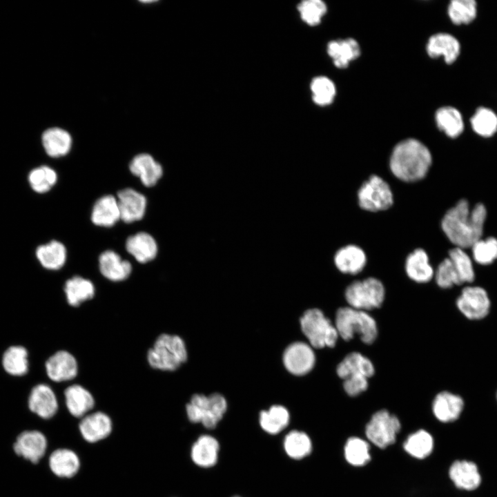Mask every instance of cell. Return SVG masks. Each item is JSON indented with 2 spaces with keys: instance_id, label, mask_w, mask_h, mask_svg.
Returning <instances> with one entry per match:
<instances>
[{
  "instance_id": "46",
  "label": "cell",
  "mask_w": 497,
  "mask_h": 497,
  "mask_svg": "<svg viewBox=\"0 0 497 497\" xmlns=\"http://www.w3.org/2000/svg\"><path fill=\"white\" fill-rule=\"evenodd\" d=\"M298 8L302 19L311 26L319 24L327 10L326 3L321 0L303 1Z\"/></svg>"
},
{
  "instance_id": "48",
  "label": "cell",
  "mask_w": 497,
  "mask_h": 497,
  "mask_svg": "<svg viewBox=\"0 0 497 497\" xmlns=\"http://www.w3.org/2000/svg\"><path fill=\"white\" fill-rule=\"evenodd\" d=\"M369 379H348L344 380V391L350 396H357L364 392L369 387Z\"/></svg>"
},
{
  "instance_id": "5",
  "label": "cell",
  "mask_w": 497,
  "mask_h": 497,
  "mask_svg": "<svg viewBox=\"0 0 497 497\" xmlns=\"http://www.w3.org/2000/svg\"><path fill=\"white\" fill-rule=\"evenodd\" d=\"M226 409L225 398L217 393L209 396L195 394L186 405L188 420L193 423L200 422L208 429L215 428Z\"/></svg>"
},
{
  "instance_id": "1",
  "label": "cell",
  "mask_w": 497,
  "mask_h": 497,
  "mask_svg": "<svg viewBox=\"0 0 497 497\" xmlns=\"http://www.w3.org/2000/svg\"><path fill=\"white\" fill-rule=\"evenodd\" d=\"M487 217L485 206L477 204L471 210L465 199L449 208L442 220V229L456 247L465 248L481 239Z\"/></svg>"
},
{
  "instance_id": "13",
  "label": "cell",
  "mask_w": 497,
  "mask_h": 497,
  "mask_svg": "<svg viewBox=\"0 0 497 497\" xmlns=\"http://www.w3.org/2000/svg\"><path fill=\"white\" fill-rule=\"evenodd\" d=\"M283 363L292 374L304 376L311 371L315 366V355L313 347L303 342H295L285 349Z\"/></svg>"
},
{
  "instance_id": "30",
  "label": "cell",
  "mask_w": 497,
  "mask_h": 497,
  "mask_svg": "<svg viewBox=\"0 0 497 497\" xmlns=\"http://www.w3.org/2000/svg\"><path fill=\"white\" fill-rule=\"evenodd\" d=\"M219 449L220 445L215 438L210 435H202L191 447V458L196 465L209 468L217 463Z\"/></svg>"
},
{
  "instance_id": "44",
  "label": "cell",
  "mask_w": 497,
  "mask_h": 497,
  "mask_svg": "<svg viewBox=\"0 0 497 497\" xmlns=\"http://www.w3.org/2000/svg\"><path fill=\"white\" fill-rule=\"evenodd\" d=\"M449 258L453 263L461 284L471 283L474 280L475 273L469 256L462 248L455 247L449 252Z\"/></svg>"
},
{
  "instance_id": "24",
  "label": "cell",
  "mask_w": 497,
  "mask_h": 497,
  "mask_svg": "<svg viewBox=\"0 0 497 497\" xmlns=\"http://www.w3.org/2000/svg\"><path fill=\"white\" fill-rule=\"evenodd\" d=\"M449 476L457 488L468 491L476 489L482 481L477 465L467 460L454 461L449 469Z\"/></svg>"
},
{
  "instance_id": "28",
  "label": "cell",
  "mask_w": 497,
  "mask_h": 497,
  "mask_svg": "<svg viewBox=\"0 0 497 497\" xmlns=\"http://www.w3.org/2000/svg\"><path fill=\"white\" fill-rule=\"evenodd\" d=\"M337 269L345 274L355 275L361 272L367 263L364 251L358 246L350 244L340 248L334 256Z\"/></svg>"
},
{
  "instance_id": "31",
  "label": "cell",
  "mask_w": 497,
  "mask_h": 497,
  "mask_svg": "<svg viewBox=\"0 0 497 497\" xmlns=\"http://www.w3.org/2000/svg\"><path fill=\"white\" fill-rule=\"evenodd\" d=\"M329 56L338 68H345L360 55V48L353 38L331 41L327 46Z\"/></svg>"
},
{
  "instance_id": "12",
  "label": "cell",
  "mask_w": 497,
  "mask_h": 497,
  "mask_svg": "<svg viewBox=\"0 0 497 497\" xmlns=\"http://www.w3.org/2000/svg\"><path fill=\"white\" fill-rule=\"evenodd\" d=\"M120 221L126 224L139 222L145 217L147 209V197L131 187H125L116 193Z\"/></svg>"
},
{
  "instance_id": "41",
  "label": "cell",
  "mask_w": 497,
  "mask_h": 497,
  "mask_svg": "<svg viewBox=\"0 0 497 497\" xmlns=\"http://www.w3.org/2000/svg\"><path fill=\"white\" fill-rule=\"evenodd\" d=\"M447 14L455 25L470 24L477 17V2L474 0H452L448 5Z\"/></svg>"
},
{
  "instance_id": "43",
  "label": "cell",
  "mask_w": 497,
  "mask_h": 497,
  "mask_svg": "<svg viewBox=\"0 0 497 497\" xmlns=\"http://www.w3.org/2000/svg\"><path fill=\"white\" fill-rule=\"evenodd\" d=\"M313 101L319 106L331 104L336 95V88L331 79L325 76H318L311 81L310 85Z\"/></svg>"
},
{
  "instance_id": "18",
  "label": "cell",
  "mask_w": 497,
  "mask_h": 497,
  "mask_svg": "<svg viewBox=\"0 0 497 497\" xmlns=\"http://www.w3.org/2000/svg\"><path fill=\"white\" fill-rule=\"evenodd\" d=\"M28 406L32 413L45 420L55 416L59 408L54 391L43 383L32 387L28 396Z\"/></svg>"
},
{
  "instance_id": "10",
  "label": "cell",
  "mask_w": 497,
  "mask_h": 497,
  "mask_svg": "<svg viewBox=\"0 0 497 497\" xmlns=\"http://www.w3.org/2000/svg\"><path fill=\"white\" fill-rule=\"evenodd\" d=\"M456 304L459 311L471 320L484 319L491 309V301L487 291L478 286L463 288Z\"/></svg>"
},
{
  "instance_id": "23",
  "label": "cell",
  "mask_w": 497,
  "mask_h": 497,
  "mask_svg": "<svg viewBox=\"0 0 497 497\" xmlns=\"http://www.w3.org/2000/svg\"><path fill=\"white\" fill-rule=\"evenodd\" d=\"M465 407L462 398L450 391L438 393L432 402V411L437 420L449 423L459 418Z\"/></svg>"
},
{
  "instance_id": "37",
  "label": "cell",
  "mask_w": 497,
  "mask_h": 497,
  "mask_svg": "<svg viewBox=\"0 0 497 497\" xmlns=\"http://www.w3.org/2000/svg\"><path fill=\"white\" fill-rule=\"evenodd\" d=\"M30 188L38 194H45L51 191L58 180L57 171L47 165L32 168L28 175Z\"/></svg>"
},
{
  "instance_id": "35",
  "label": "cell",
  "mask_w": 497,
  "mask_h": 497,
  "mask_svg": "<svg viewBox=\"0 0 497 497\" xmlns=\"http://www.w3.org/2000/svg\"><path fill=\"white\" fill-rule=\"evenodd\" d=\"M2 366L10 375L21 376L28 371V353L27 349L21 345H13L8 347L3 354Z\"/></svg>"
},
{
  "instance_id": "29",
  "label": "cell",
  "mask_w": 497,
  "mask_h": 497,
  "mask_svg": "<svg viewBox=\"0 0 497 497\" xmlns=\"http://www.w3.org/2000/svg\"><path fill=\"white\" fill-rule=\"evenodd\" d=\"M51 471L59 478H72L80 467V460L77 454L71 449L59 448L53 451L48 458Z\"/></svg>"
},
{
  "instance_id": "6",
  "label": "cell",
  "mask_w": 497,
  "mask_h": 497,
  "mask_svg": "<svg viewBox=\"0 0 497 497\" xmlns=\"http://www.w3.org/2000/svg\"><path fill=\"white\" fill-rule=\"evenodd\" d=\"M302 333L313 348L335 347L339 338L335 326L318 309L306 311L300 320Z\"/></svg>"
},
{
  "instance_id": "9",
  "label": "cell",
  "mask_w": 497,
  "mask_h": 497,
  "mask_svg": "<svg viewBox=\"0 0 497 497\" xmlns=\"http://www.w3.org/2000/svg\"><path fill=\"white\" fill-rule=\"evenodd\" d=\"M401 424L395 415L386 409L376 411L365 427L368 440L379 448L384 449L395 442Z\"/></svg>"
},
{
  "instance_id": "7",
  "label": "cell",
  "mask_w": 497,
  "mask_h": 497,
  "mask_svg": "<svg viewBox=\"0 0 497 497\" xmlns=\"http://www.w3.org/2000/svg\"><path fill=\"white\" fill-rule=\"evenodd\" d=\"M349 306L368 311L380 308L385 297V289L380 280L367 277L351 283L344 292Z\"/></svg>"
},
{
  "instance_id": "8",
  "label": "cell",
  "mask_w": 497,
  "mask_h": 497,
  "mask_svg": "<svg viewBox=\"0 0 497 497\" xmlns=\"http://www.w3.org/2000/svg\"><path fill=\"white\" fill-rule=\"evenodd\" d=\"M358 199L362 209L371 212L387 210L393 202L389 185L378 175L371 176L362 184L358 192Z\"/></svg>"
},
{
  "instance_id": "27",
  "label": "cell",
  "mask_w": 497,
  "mask_h": 497,
  "mask_svg": "<svg viewBox=\"0 0 497 497\" xmlns=\"http://www.w3.org/2000/svg\"><path fill=\"white\" fill-rule=\"evenodd\" d=\"M66 407L75 418H83L94 407L95 399L92 393L80 384L67 387L64 392Z\"/></svg>"
},
{
  "instance_id": "40",
  "label": "cell",
  "mask_w": 497,
  "mask_h": 497,
  "mask_svg": "<svg viewBox=\"0 0 497 497\" xmlns=\"http://www.w3.org/2000/svg\"><path fill=\"white\" fill-rule=\"evenodd\" d=\"M283 445L286 454L295 460L306 457L312 450V442L309 436L304 431L298 430L291 431L286 435Z\"/></svg>"
},
{
  "instance_id": "3",
  "label": "cell",
  "mask_w": 497,
  "mask_h": 497,
  "mask_svg": "<svg viewBox=\"0 0 497 497\" xmlns=\"http://www.w3.org/2000/svg\"><path fill=\"white\" fill-rule=\"evenodd\" d=\"M334 324L339 337L345 341L358 335L363 343L371 344L378 333L376 321L367 311L350 306L337 310Z\"/></svg>"
},
{
  "instance_id": "47",
  "label": "cell",
  "mask_w": 497,
  "mask_h": 497,
  "mask_svg": "<svg viewBox=\"0 0 497 497\" xmlns=\"http://www.w3.org/2000/svg\"><path fill=\"white\" fill-rule=\"evenodd\" d=\"M435 277L437 284L442 289H449L461 282L451 260L447 257L438 265Z\"/></svg>"
},
{
  "instance_id": "34",
  "label": "cell",
  "mask_w": 497,
  "mask_h": 497,
  "mask_svg": "<svg viewBox=\"0 0 497 497\" xmlns=\"http://www.w3.org/2000/svg\"><path fill=\"white\" fill-rule=\"evenodd\" d=\"M437 127L451 139L458 137L464 131L465 124L461 113L457 108L445 106L439 108L435 114Z\"/></svg>"
},
{
  "instance_id": "11",
  "label": "cell",
  "mask_w": 497,
  "mask_h": 497,
  "mask_svg": "<svg viewBox=\"0 0 497 497\" xmlns=\"http://www.w3.org/2000/svg\"><path fill=\"white\" fill-rule=\"evenodd\" d=\"M48 440L43 433L37 429L19 432L12 443L13 453L17 457L37 465L44 456Z\"/></svg>"
},
{
  "instance_id": "16",
  "label": "cell",
  "mask_w": 497,
  "mask_h": 497,
  "mask_svg": "<svg viewBox=\"0 0 497 497\" xmlns=\"http://www.w3.org/2000/svg\"><path fill=\"white\" fill-rule=\"evenodd\" d=\"M97 262L101 275L111 282L125 281L133 272L131 262L123 259L118 253L112 249H106L101 252Z\"/></svg>"
},
{
  "instance_id": "39",
  "label": "cell",
  "mask_w": 497,
  "mask_h": 497,
  "mask_svg": "<svg viewBox=\"0 0 497 497\" xmlns=\"http://www.w3.org/2000/svg\"><path fill=\"white\" fill-rule=\"evenodd\" d=\"M470 124L478 135L488 138L497 133V115L489 108H477L470 118Z\"/></svg>"
},
{
  "instance_id": "36",
  "label": "cell",
  "mask_w": 497,
  "mask_h": 497,
  "mask_svg": "<svg viewBox=\"0 0 497 497\" xmlns=\"http://www.w3.org/2000/svg\"><path fill=\"white\" fill-rule=\"evenodd\" d=\"M290 416L288 410L282 405H273L267 411L260 413V425L266 433L275 435L289 425Z\"/></svg>"
},
{
  "instance_id": "38",
  "label": "cell",
  "mask_w": 497,
  "mask_h": 497,
  "mask_svg": "<svg viewBox=\"0 0 497 497\" xmlns=\"http://www.w3.org/2000/svg\"><path fill=\"white\" fill-rule=\"evenodd\" d=\"M434 441L430 433L420 429L408 436L403 447L413 458L423 459L429 456L433 449Z\"/></svg>"
},
{
  "instance_id": "17",
  "label": "cell",
  "mask_w": 497,
  "mask_h": 497,
  "mask_svg": "<svg viewBox=\"0 0 497 497\" xmlns=\"http://www.w3.org/2000/svg\"><path fill=\"white\" fill-rule=\"evenodd\" d=\"M48 377L57 382L73 380L78 373V364L75 357L66 350L52 354L45 363Z\"/></svg>"
},
{
  "instance_id": "25",
  "label": "cell",
  "mask_w": 497,
  "mask_h": 497,
  "mask_svg": "<svg viewBox=\"0 0 497 497\" xmlns=\"http://www.w3.org/2000/svg\"><path fill=\"white\" fill-rule=\"evenodd\" d=\"M35 256L40 265L49 271H58L66 263L68 251L66 245L57 240L39 245L35 250Z\"/></svg>"
},
{
  "instance_id": "22",
  "label": "cell",
  "mask_w": 497,
  "mask_h": 497,
  "mask_svg": "<svg viewBox=\"0 0 497 497\" xmlns=\"http://www.w3.org/2000/svg\"><path fill=\"white\" fill-rule=\"evenodd\" d=\"M426 50L430 57L438 58L442 56L445 62L450 65L458 58L461 46L454 35L447 32H438L429 37Z\"/></svg>"
},
{
  "instance_id": "49",
  "label": "cell",
  "mask_w": 497,
  "mask_h": 497,
  "mask_svg": "<svg viewBox=\"0 0 497 497\" xmlns=\"http://www.w3.org/2000/svg\"><path fill=\"white\" fill-rule=\"evenodd\" d=\"M233 497H240V496H233Z\"/></svg>"
},
{
  "instance_id": "21",
  "label": "cell",
  "mask_w": 497,
  "mask_h": 497,
  "mask_svg": "<svg viewBox=\"0 0 497 497\" xmlns=\"http://www.w3.org/2000/svg\"><path fill=\"white\" fill-rule=\"evenodd\" d=\"M79 429L84 439L91 443L107 438L113 429L112 420L108 415L96 411L84 416L79 423Z\"/></svg>"
},
{
  "instance_id": "32",
  "label": "cell",
  "mask_w": 497,
  "mask_h": 497,
  "mask_svg": "<svg viewBox=\"0 0 497 497\" xmlns=\"http://www.w3.org/2000/svg\"><path fill=\"white\" fill-rule=\"evenodd\" d=\"M68 304L77 307L83 302L91 300L95 295L93 282L80 275H74L68 279L64 286Z\"/></svg>"
},
{
  "instance_id": "19",
  "label": "cell",
  "mask_w": 497,
  "mask_h": 497,
  "mask_svg": "<svg viewBox=\"0 0 497 497\" xmlns=\"http://www.w3.org/2000/svg\"><path fill=\"white\" fill-rule=\"evenodd\" d=\"M90 220L98 227L111 228L120 221V215L116 196L106 194L99 197L93 203Z\"/></svg>"
},
{
  "instance_id": "45",
  "label": "cell",
  "mask_w": 497,
  "mask_h": 497,
  "mask_svg": "<svg viewBox=\"0 0 497 497\" xmlns=\"http://www.w3.org/2000/svg\"><path fill=\"white\" fill-rule=\"evenodd\" d=\"M471 248L473 257L480 264H490L497 259V239L495 237L480 239L471 246Z\"/></svg>"
},
{
  "instance_id": "42",
  "label": "cell",
  "mask_w": 497,
  "mask_h": 497,
  "mask_svg": "<svg viewBox=\"0 0 497 497\" xmlns=\"http://www.w3.org/2000/svg\"><path fill=\"white\" fill-rule=\"evenodd\" d=\"M369 449V445L367 441L358 437H351L344 445V458L350 465L362 467L371 460Z\"/></svg>"
},
{
  "instance_id": "14",
  "label": "cell",
  "mask_w": 497,
  "mask_h": 497,
  "mask_svg": "<svg viewBox=\"0 0 497 497\" xmlns=\"http://www.w3.org/2000/svg\"><path fill=\"white\" fill-rule=\"evenodd\" d=\"M131 175L139 178L146 188L155 187L164 175L162 164L150 154L142 153L135 155L128 164Z\"/></svg>"
},
{
  "instance_id": "4",
  "label": "cell",
  "mask_w": 497,
  "mask_h": 497,
  "mask_svg": "<svg viewBox=\"0 0 497 497\" xmlns=\"http://www.w3.org/2000/svg\"><path fill=\"white\" fill-rule=\"evenodd\" d=\"M146 359L153 369L175 371L187 360L185 343L177 335L162 333L148 349Z\"/></svg>"
},
{
  "instance_id": "33",
  "label": "cell",
  "mask_w": 497,
  "mask_h": 497,
  "mask_svg": "<svg viewBox=\"0 0 497 497\" xmlns=\"http://www.w3.org/2000/svg\"><path fill=\"white\" fill-rule=\"evenodd\" d=\"M405 271L410 279L418 283L428 282L434 275L429 257L422 248L409 254L405 261Z\"/></svg>"
},
{
  "instance_id": "20",
  "label": "cell",
  "mask_w": 497,
  "mask_h": 497,
  "mask_svg": "<svg viewBox=\"0 0 497 497\" xmlns=\"http://www.w3.org/2000/svg\"><path fill=\"white\" fill-rule=\"evenodd\" d=\"M336 372L343 380L369 379L373 376L375 367L369 358L359 352L348 353L338 364Z\"/></svg>"
},
{
  "instance_id": "50",
  "label": "cell",
  "mask_w": 497,
  "mask_h": 497,
  "mask_svg": "<svg viewBox=\"0 0 497 497\" xmlns=\"http://www.w3.org/2000/svg\"><path fill=\"white\" fill-rule=\"evenodd\" d=\"M496 400H497V393H496Z\"/></svg>"
},
{
  "instance_id": "2",
  "label": "cell",
  "mask_w": 497,
  "mask_h": 497,
  "mask_svg": "<svg viewBox=\"0 0 497 497\" xmlns=\"http://www.w3.org/2000/svg\"><path fill=\"white\" fill-rule=\"evenodd\" d=\"M432 163L429 148L416 139L409 138L398 143L389 159V168L399 179L414 182L423 179Z\"/></svg>"
},
{
  "instance_id": "15",
  "label": "cell",
  "mask_w": 497,
  "mask_h": 497,
  "mask_svg": "<svg viewBox=\"0 0 497 497\" xmlns=\"http://www.w3.org/2000/svg\"><path fill=\"white\" fill-rule=\"evenodd\" d=\"M124 248L137 262L142 264L155 260L159 252L155 238L144 231L128 235L124 242Z\"/></svg>"
},
{
  "instance_id": "26",
  "label": "cell",
  "mask_w": 497,
  "mask_h": 497,
  "mask_svg": "<svg viewBox=\"0 0 497 497\" xmlns=\"http://www.w3.org/2000/svg\"><path fill=\"white\" fill-rule=\"evenodd\" d=\"M41 142L48 157L59 158L69 153L72 148V139L70 133L66 130L52 127L43 132Z\"/></svg>"
}]
</instances>
